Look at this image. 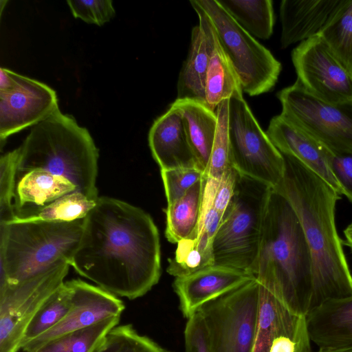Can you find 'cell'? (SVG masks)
Listing matches in <instances>:
<instances>
[{"label": "cell", "mask_w": 352, "mask_h": 352, "mask_svg": "<svg viewBox=\"0 0 352 352\" xmlns=\"http://www.w3.org/2000/svg\"><path fill=\"white\" fill-rule=\"evenodd\" d=\"M67 3L75 18L99 26L109 22L116 13L111 0H67Z\"/></svg>", "instance_id": "cell-37"}, {"label": "cell", "mask_w": 352, "mask_h": 352, "mask_svg": "<svg viewBox=\"0 0 352 352\" xmlns=\"http://www.w3.org/2000/svg\"><path fill=\"white\" fill-rule=\"evenodd\" d=\"M98 201V200H97ZM97 201L79 191L65 195L43 207L27 210L16 216L19 221H72L86 217Z\"/></svg>", "instance_id": "cell-29"}, {"label": "cell", "mask_w": 352, "mask_h": 352, "mask_svg": "<svg viewBox=\"0 0 352 352\" xmlns=\"http://www.w3.org/2000/svg\"><path fill=\"white\" fill-rule=\"evenodd\" d=\"M310 340L321 351L352 347V296L324 302L306 315Z\"/></svg>", "instance_id": "cell-20"}, {"label": "cell", "mask_w": 352, "mask_h": 352, "mask_svg": "<svg viewBox=\"0 0 352 352\" xmlns=\"http://www.w3.org/2000/svg\"><path fill=\"white\" fill-rule=\"evenodd\" d=\"M330 166L343 195L352 203V154L333 153Z\"/></svg>", "instance_id": "cell-39"}, {"label": "cell", "mask_w": 352, "mask_h": 352, "mask_svg": "<svg viewBox=\"0 0 352 352\" xmlns=\"http://www.w3.org/2000/svg\"><path fill=\"white\" fill-rule=\"evenodd\" d=\"M94 352H168L150 338L140 334L131 324H118Z\"/></svg>", "instance_id": "cell-32"}, {"label": "cell", "mask_w": 352, "mask_h": 352, "mask_svg": "<svg viewBox=\"0 0 352 352\" xmlns=\"http://www.w3.org/2000/svg\"><path fill=\"white\" fill-rule=\"evenodd\" d=\"M72 290V305L54 327L31 340L21 349L30 352L67 333L84 329L103 320L121 316L125 306L118 296L80 279L67 281Z\"/></svg>", "instance_id": "cell-14"}, {"label": "cell", "mask_w": 352, "mask_h": 352, "mask_svg": "<svg viewBox=\"0 0 352 352\" xmlns=\"http://www.w3.org/2000/svg\"><path fill=\"white\" fill-rule=\"evenodd\" d=\"M282 155L284 175L273 189L294 208L309 248L311 311L325 301L352 296V274L335 222L336 205L341 196L297 159Z\"/></svg>", "instance_id": "cell-2"}, {"label": "cell", "mask_w": 352, "mask_h": 352, "mask_svg": "<svg viewBox=\"0 0 352 352\" xmlns=\"http://www.w3.org/2000/svg\"><path fill=\"white\" fill-rule=\"evenodd\" d=\"M184 339L186 352H210L207 329L199 311L188 319Z\"/></svg>", "instance_id": "cell-38"}, {"label": "cell", "mask_w": 352, "mask_h": 352, "mask_svg": "<svg viewBox=\"0 0 352 352\" xmlns=\"http://www.w3.org/2000/svg\"><path fill=\"white\" fill-rule=\"evenodd\" d=\"M214 49L205 82V102L208 107L216 111L221 102L243 94V89L232 64L220 45L214 28Z\"/></svg>", "instance_id": "cell-23"}, {"label": "cell", "mask_w": 352, "mask_h": 352, "mask_svg": "<svg viewBox=\"0 0 352 352\" xmlns=\"http://www.w3.org/2000/svg\"><path fill=\"white\" fill-rule=\"evenodd\" d=\"M13 85L0 91L1 147L7 138L46 120L59 109L56 91L11 70Z\"/></svg>", "instance_id": "cell-13"}, {"label": "cell", "mask_w": 352, "mask_h": 352, "mask_svg": "<svg viewBox=\"0 0 352 352\" xmlns=\"http://www.w3.org/2000/svg\"><path fill=\"white\" fill-rule=\"evenodd\" d=\"M266 133L281 153L297 159L343 195L331 169L333 153L329 149L281 114L272 118Z\"/></svg>", "instance_id": "cell-16"}, {"label": "cell", "mask_w": 352, "mask_h": 352, "mask_svg": "<svg viewBox=\"0 0 352 352\" xmlns=\"http://www.w3.org/2000/svg\"><path fill=\"white\" fill-rule=\"evenodd\" d=\"M317 352H352V347L348 349H338V350H330V351H321L318 350Z\"/></svg>", "instance_id": "cell-42"}, {"label": "cell", "mask_w": 352, "mask_h": 352, "mask_svg": "<svg viewBox=\"0 0 352 352\" xmlns=\"http://www.w3.org/2000/svg\"><path fill=\"white\" fill-rule=\"evenodd\" d=\"M170 107L180 112L190 144L206 175L217 129L216 111L202 102L187 98H176Z\"/></svg>", "instance_id": "cell-21"}, {"label": "cell", "mask_w": 352, "mask_h": 352, "mask_svg": "<svg viewBox=\"0 0 352 352\" xmlns=\"http://www.w3.org/2000/svg\"><path fill=\"white\" fill-rule=\"evenodd\" d=\"M272 189L238 173L234 196L214 238V265L253 274Z\"/></svg>", "instance_id": "cell-6"}, {"label": "cell", "mask_w": 352, "mask_h": 352, "mask_svg": "<svg viewBox=\"0 0 352 352\" xmlns=\"http://www.w3.org/2000/svg\"><path fill=\"white\" fill-rule=\"evenodd\" d=\"M210 19L218 40L232 64L242 89L249 96L271 90L281 72L280 63L243 30L217 0H195Z\"/></svg>", "instance_id": "cell-7"}, {"label": "cell", "mask_w": 352, "mask_h": 352, "mask_svg": "<svg viewBox=\"0 0 352 352\" xmlns=\"http://www.w3.org/2000/svg\"><path fill=\"white\" fill-rule=\"evenodd\" d=\"M229 100H223L216 109L217 129L210 155L206 177L220 179L224 171L231 166L228 138Z\"/></svg>", "instance_id": "cell-34"}, {"label": "cell", "mask_w": 352, "mask_h": 352, "mask_svg": "<svg viewBox=\"0 0 352 352\" xmlns=\"http://www.w3.org/2000/svg\"><path fill=\"white\" fill-rule=\"evenodd\" d=\"M74 191H77L76 186L64 177L42 169L32 170L17 179L14 199L15 217Z\"/></svg>", "instance_id": "cell-22"}, {"label": "cell", "mask_w": 352, "mask_h": 352, "mask_svg": "<svg viewBox=\"0 0 352 352\" xmlns=\"http://www.w3.org/2000/svg\"><path fill=\"white\" fill-rule=\"evenodd\" d=\"M206 177L165 209V236L172 243H178L197 232L199 221Z\"/></svg>", "instance_id": "cell-24"}, {"label": "cell", "mask_w": 352, "mask_h": 352, "mask_svg": "<svg viewBox=\"0 0 352 352\" xmlns=\"http://www.w3.org/2000/svg\"><path fill=\"white\" fill-rule=\"evenodd\" d=\"M152 155L160 170L199 168L188 141L182 116L174 107L155 120L148 133Z\"/></svg>", "instance_id": "cell-18"}, {"label": "cell", "mask_w": 352, "mask_h": 352, "mask_svg": "<svg viewBox=\"0 0 352 352\" xmlns=\"http://www.w3.org/2000/svg\"><path fill=\"white\" fill-rule=\"evenodd\" d=\"M70 265L59 261L17 284L0 285V352L21 349L25 329L45 301L65 282Z\"/></svg>", "instance_id": "cell-11"}, {"label": "cell", "mask_w": 352, "mask_h": 352, "mask_svg": "<svg viewBox=\"0 0 352 352\" xmlns=\"http://www.w3.org/2000/svg\"><path fill=\"white\" fill-rule=\"evenodd\" d=\"M213 241L204 232L180 241L174 258L168 259L167 272L175 278L182 277L214 265Z\"/></svg>", "instance_id": "cell-26"}, {"label": "cell", "mask_w": 352, "mask_h": 352, "mask_svg": "<svg viewBox=\"0 0 352 352\" xmlns=\"http://www.w3.org/2000/svg\"><path fill=\"white\" fill-rule=\"evenodd\" d=\"M167 205L181 197L196 183L206 177L198 168H179L160 170Z\"/></svg>", "instance_id": "cell-36"}, {"label": "cell", "mask_w": 352, "mask_h": 352, "mask_svg": "<svg viewBox=\"0 0 352 352\" xmlns=\"http://www.w3.org/2000/svg\"><path fill=\"white\" fill-rule=\"evenodd\" d=\"M84 219L1 222L0 285L17 284L59 261L70 265L82 236Z\"/></svg>", "instance_id": "cell-5"}, {"label": "cell", "mask_w": 352, "mask_h": 352, "mask_svg": "<svg viewBox=\"0 0 352 352\" xmlns=\"http://www.w3.org/2000/svg\"><path fill=\"white\" fill-rule=\"evenodd\" d=\"M352 74V0H344L318 34Z\"/></svg>", "instance_id": "cell-31"}, {"label": "cell", "mask_w": 352, "mask_h": 352, "mask_svg": "<svg viewBox=\"0 0 352 352\" xmlns=\"http://www.w3.org/2000/svg\"><path fill=\"white\" fill-rule=\"evenodd\" d=\"M291 55L297 80L309 92L329 102L352 101V74L321 37L300 43Z\"/></svg>", "instance_id": "cell-12"}, {"label": "cell", "mask_w": 352, "mask_h": 352, "mask_svg": "<svg viewBox=\"0 0 352 352\" xmlns=\"http://www.w3.org/2000/svg\"><path fill=\"white\" fill-rule=\"evenodd\" d=\"M306 316L288 310L285 314L270 352H311Z\"/></svg>", "instance_id": "cell-33"}, {"label": "cell", "mask_w": 352, "mask_h": 352, "mask_svg": "<svg viewBox=\"0 0 352 352\" xmlns=\"http://www.w3.org/2000/svg\"><path fill=\"white\" fill-rule=\"evenodd\" d=\"M288 310L266 286L259 283L258 316L252 352H270Z\"/></svg>", "instance_id": "cell-28"}, {"label": "cell", "mask_w": 352, "mask_h": 352, "mask_svg": "<svg viewBox=\"0 0 352 352\" xmlns=\"http://www.w3.org/2000/svg\"><path fill=\"white\" fill-rule=\"evenodd\" d=\"M284 117L335 154H352V101L332 103L304 88L296 80L277 93Z\"/></svg>", "instance_id": "cell-9"}, {"label": "cell", "mask_w": 352, "mask_h": 352, "mask_svg": "<svg viewBox=\"0 0 352 352\" xmlns=\"http://www.w3.org/2000/svg\"><path fill=\"white\" fill-rule=\"evenodd\" d=\"M120 316L56 338L30 352H94L107 333L119 324Z\"/></svg>", "instance_id": "cell-27"}, {"label": "cell", "mask_w": 352, "mask_h": 352, "mask_svg": "<svg viewBox=\"0 0 352 352\" xmlns=\"http://www.w3.org/2000/svg\"><path fill=\"white\" fill-rule=\"evenodd\" d=\"M345 243L352 251V223H351L344 230Z\"/></svg>", "instance_id": "cell-41"}, {"label": "cell", "mask_w": 352, "mask_h": 352, "mask_svg": "<svg viewBox=\"0 0 352 352\" xmlns=\"http://www.w3.org/2000/svg\"><path fill=\"white\" fill-rule=\"evenodd\" d=\"M228 138L230 161L241 175L272 188L283 177L282 153L263 131L243 94L229 100Z\"/></svg>", "instance_id": "cell-8"}, {"label": "cell", "mask_w": 352, "mask_h": 352, "mask_svg": "<svg viewBox=\"0 0 352 352\" xmlns=\"http://www.w3.org/2000/svg\"><path fill=\"white\" fill-rule=\"evenodd\" d=\"M70 265L118 297H142L161 276L158 228L142 209L118 199L99 197L84 219Z\"/></svg>", "instance_id": "cell-1"}, {"label": "cell", "mask_w": 352, "mask_h": 352, "mask_svg": "<svg viewBox=\"0 0 352 352\" xmlns=\"http://www.w3.org/2000/svg\"><path fill=\"white\" fill-rule=\"evenodd\" d=\"M253 274L289 310L308 314L313 279L309 248L294 208L274 189Z\"/></svg>", "instance_id": "cell-3"}, {"label": "cell", "mask_w": 352, "mask_h": 352, "mask_svg": "<svg viewBox=\"0 0 352 352\" xmlns=\"http://www.w3.org/2000/svg\"><path fill=\"white\" fill-rule=\"evenodd\" d=\"M231 17L252 36L269 38L273 32L271 0H217Z\"/></svg>", "instance_id": "cell-25"}, {"label": "cell", "mask_w": 352, "mask_h": 352, "mask_svg": "<svg viewBox=\"0 0 352 352\" xmlns=\"http://www.w3.org/2000/svg\"><path fill=\"white\" fill-rule=\"evenodd\" d=\"M19 149L15 148L0 158V223L15 217L14 199L17 183Z\"/></svg>", "instance_id": "cell-35"}, {"label": "cell", "mask_w": 352, "mask_h": 352, "mask_svg": "<svg viewBox=\"0 0 352 352\" xmlns=\"http://www.w3.org/2000/svg\"><path fill=\"white\" fill-rule=\"evenodd\" d=\"M254 279L255 276L250 272L213 265L188 276L175 278L173 287L181 311L188 319L205 304Z\"/></svg>", "instance_id": "cell-15"}, {"label": "cell", "mask_w": 352, "mask_h": 352, "mask_svg": "<svg viewBox=\"0 0 352 352\" xmlns=\"http://www.w3.org/2000/svg\"><path fill=\"white\" fill-rule=\"evenodd\" d=\"M256 279L203 305L210 352H252L258 316Z\"/></svg>", "instance_id": "cell-10"}, {"label": "cell", "mask_w": 352, "mask_h": 352, "mask_svg": "<svg viewBox=\"0 0 352 352\" xmlns=\"http://www.w3.org/2000/svg\"><path fill=\"white\" fill-rule=\"evenodd\" d=\"M199 17V24L191 32V41L186 60L177 81V99H192L205 102V82L214 49L212 23L195 1H190Z\"/></svg>", "instance_id": "cell-17"}, {"label": "cell", "mask_w": 352, "mask_h": 352, "mask_svg": "<svg viewBox=\"0 0 352 352\" xmlns=\"http://www.w3.org/2000/svg\"><path fill=\"white\" fill-rule=\"evenodd\" d=\"M17 179L42 169L69 180L91 199L99 198L96 187L98 149L89 131L60 109L30 129L18 147Z\"/></svg>", "instance_id": "cell-4"}, {"label": "cell", "mask_w": 352, "mask_h": 352, "mask_svg": "<svg viewBox=\"0 0 352 352\" xmlns=\"http://www.w3.org/2000/svg\"><path fill=\"white\" fill-rule=\"evenodd\" d=\"M238 172L230 166L223 173L214 201V207L223 215L235 191Z\"/></svg>", "instance_id": "cell-40"}, {"label": "cell", "mask_w": 352, "mask_h": 352, "mask_svg": "<svg viewBox=\"0 0 352 352\" xmlns=\"http://www.w3.org/2000/svg\"><path fill=\"white\" fill-rule=\"evenodd\" d=\"M344 0H283L280 45L285 49L318 36Z\"/></svg>", "instance_id": "cell-19"}, {"label": "cell", "mask_w": 352, "mask_h": 352, "mask_svg": "<svg viewBox=\"0 0 352 352\" xmlns=\"http://www.w3.org/2000/svg\"><path fill=\"white\" fill-rule=\"evenodd\" d=\"M72 305V290L64 282L43 304L27 326L21 348L57 324L67 314Z\"/></svg>", "instance_id": "cell-30"}]
</instances>
